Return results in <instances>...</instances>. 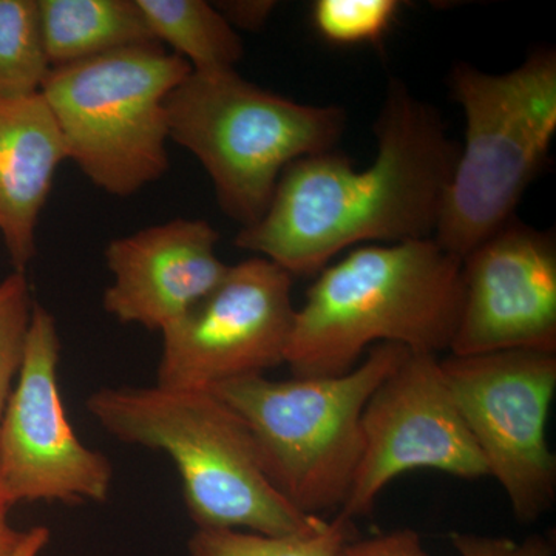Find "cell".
I'll use <instances>...</instances> for the list:
<instances>
[{
  "instance_id": "cell-11",
  "label": "cell",
  "mask_w": 556,
  "mask_h": 556,
  "mask_svg": "<svg viewBox=\"0 0 556 556\" xmlns=\"http://www.w3.org/2000/svg\"><path fill=\"white\" fill-rule=\"evenodd\" d=\"M364 450L339 514L369 517L391 481L428 468L459 479L489 477L450 394L437 354L409 353L371 394L362 415Z\"/></svg>"
},
{
  "instance_id": "cell-16",
  "label": "cell",
  "mask_w": 556,
  "mask_h": 556,
  "mask_svg": "<svg viewBox=\"0 0 556 556\" xmlns=\"http://www.w3.org/2000/svg\"><path fill=\"white\" fill-rule=\"evenodd\" d=\"M156 42L167 43L193 73L236 70L244 54L243 39L204 0H137Z\"/></svg>"
},
{
  "instance_id": "cell-17",
  "label": "cell",
  "mask_w": 556,
  "mask_h": 556,
  "mask_svg": "<svg viewBox=\"0 0 556 556\" xmlns=\"http://www.w3.org/2000/svg\"><path fill=\"white\" fill-rule=\"evenodd\" d=\"M356 538L354 521L338 515L299 535L268 536L233 529H197L190 556H338Z\"/></svg>"
},
{
  "instance_id": "cell-19",
  "label": "cell",
  "mask_w": 556,
  "mask_h": 556,
  "mask_svg": "<svg viewBox=\"0 0 556 556\" xmlns=\"http://www.w3.org/2000/svg\"><path fill=\"white\" fill-rule=\"evenodd\" d=\"M396 0H317L313 22L318 35L336 46L376 43L390 30Z\"/></svg>"
},
{
  "instance_id": "cell-4",
  "label": "cell",
  "mask_w": 556,
  "mask_h": 556,
  "mask_svg": "<svg viewBox=\"0 0 556 556\" xmlns=\"http://www.w3.org/2000/svg\"><path fill=\"white\" fill-rule=\"evenodd\" d=\"M453 98L466 116L433 240L457 258L515 218L548 159L556 131V56L538 50L519 67L492 75L456 65Z\"/></svg>"
},
{
  "instance_id": "cell-15",
  "label": "cell",
  "mask_w": 556,
  "mask_h": 556,
  "mask_svg": "<svg viewBox=\"0 0 556 556\" xmlns=\"http://www.w3.org/2000/svg\"><path fill=\"white\" fill-rule=\"evenodd\" d=\"M51 68L156 42L137 0H38Z\"/></svg>"
},
{
  "instance_id": "cell-2",
  "label": "cell",
  "mask_w": 556,
  "mask_h": 556,
  "mask_svg": "<svg viewBox=\"0 0 556 556\" xmlns=\"http://www.w3.org/2000/svg\"><path fill=\"white\" fill-rule=\"evenodd\" d=\"M460 291L463 260L433 239L354 249L295 309L285 364L295 378H334L380 343L438 356L452 345Z\"/></svg>"
},
{
  "instance_id": "cell-23",
  "label": "cell",
  "mask_w": 556,
  "mask_h": 556,
  "mask_svg": "<svg viewBox=\"0 0 556 556\" xmlns=\"http://www.w3.org/2000/svg\"><path fill=\"white\" fill-rule=\"evenodd\" d=\"M338 556H428L415 530L402 529L367 540L348 541Z\"/></svg>"
},
{
  "instance_id": "cell-22",
  "label": "cell",
  "mask_w": 556,
  "mask_h": 556,
  "mask_svg": "<svg viewBox=\"0 0 556 556\" xmlns=\"http://www.w3.org/2000/svg\"><path fill=\"white\" fill-rule=\"evenodd\" d=\"M13 507V501L0 482V556H39L49 544L50 530L40 526L17 529L11 522Z\"/></svg>"
},
{
  "instance_id": "cell-20",
  "label": "cell",
  "mask_w": 556,
  "mask_h": 556,
  "mask_svg": "<svg viewBox=\"0 0 556 556\" xmlns=\"http://www.w3.org/2000/svg\"><path fill=\"white\" fill-rule=\"evenodd\" d=\"M33 308L25 273L14 270L0 281V420L20 375Z\"/></svg>"
},
{
  "instance_id": "cell-10",
  "label": "cell",
  "mask_w": 556,
  "mask_h": 556,
  "mask_svg": "<svg viewBox=\"0 0 556 556\" xmlns=\"http://www.w3.org/2000/svg\"><path fill=\"white\" fill-rule=\"evenodd\" d=\"M292 276L252 257L161 332L160 386L214 388L285 364L295 316Z\"/></svg>"
},
{
  "instance_id": "cell-3",
  "label": "cell",
  "mask_w": 556,
  "mask_h": 556,
  "mask_svg": "<svg viewBox=\"0 0 556 556\" xmlns=\"http://www.w3.org/2000/svg\"><path fill=\"white\" fill-rule=\"evenodd\" d=\"M86 407L113 438L170 456L199 529L288 536L325 521L278 492L243 419L207 388L105 387L90 394Z\"/></svg>"
},
{
  "instance_id": "cell-9",
  "label": "cell",
  "mask_w": 556,
  "mask_h": 556,
  "mask_svg": "<svg viewBox=\"0 0 556 556\" xmlns=\"http://www.w3.org/2000/svg\"><path fill=\"white\" fill-rule=\"evenodd\" d=\"M56 318L35 303L24 358L0 420V482L21 503L102 504L112 463L83 444L62 402Z\"/></svg>"
},
{
  "instance_id": "cell-7",
  "label": "cell",
  "mask_w": 556,
  "mask_h": 556,
  "mask_svg": "<svg viewBox=\"0 0 556 556\" xmlns=\"http://www.w3.org/2000/svg\"><path fill=\"white\" fill-rule=\"evenodd\" d=\"M192 73L159 42L50 70L40 93L67 160L97 188L130 197L169 170L166 100Z\"/></svg>"
},
{
  "instance_id": "cell-8",
  "label": "cell",
  "mask_w": 556,
  "mask_h": 556,
  "mask_svg": "<svg viewBox=\"0 0 556 556\" xmlns=\"http://www.w3.org/2000/svg\"><path fill=\"white\" fill-rule=\"evenodd\" d=\"M464 424L510 503L533 522L556 500V457L546 437L556 391V354L496 351L441 361Z\"/></svg>"
},
{
  "instance_id": "cell-24",
  "label": "cell",
  "mask_w": 556,
  "mask_h": 556,
  "mask_svg": "<svg viewBox=\"0 0 556 556\" xmlns=\"http://www.w3.org/2000/svg\"><path fill=\"white\" fill-rule=\"evenodd\" d=\"M214 5L233 30L255 31L266 24L277 3L273 0H226Z\"/></svg>"
},
{
  "instance_id": "cell-6",
  "label": "cell",
  "mask_w": 556,
  "mask_h": 556,
  "mask_svg": "<svg viewBox=\"0 0 556 556\" xmlns=\"http://www.w3.org/2000/svg\"><path fill=\"white\" fill-rule=\"evenodd\" d=\"M169 139L207 172L219 207L241 229L268 208L295 161L334 150L346 115L300 104L241 78L236 70L190 73L166 100Z\"/></svg>"
},
{
  "instance_id": "cell-14",
  "label": "cell",
  "mask_w": 556,
  "mask_h": 556,
  "mask_svg": "<svg viewBox=\"0 0 556 556\" xmlns=\"http://www.w3.org/2000/svg\"><path fill=\"white\" fill-rule=\"evenodd\" d=\"M67 160L64 138L42 93L0 97V233L14 270L36 254V226L54 175Z\"/></svg>"
},
{
  "instance_id": "cell-1",
  "label": "cell",
  "mask_w": 556,
  "mask_h": 556,
  "mask_svg": "<svg viewBox=\"0 0 556 556\" xmlns=\"http://www.w3.org/2000/svg\"><path fill=\"white\" fill-rule=\"evenodd\" d=\"M376 138L378 153L365 169L334 150L292 163L237 247L294 277L320 273L356 244L433 239L459 144L437 110L399 79L388 84Z\"/></svg>"
},
{
  "instance_id": "cell-21",
  "label": "cell",
  "mask_w": 556,
  "mask_h": 556,
  "mask_svg": "<svg viewBox=\"0 0 556 556\" xmlns=\"http://www.w3.org/2000/svg\"><path fill=\"white\" fill-rule=\"evenodd\" d=\"M452 544L459 556H554V544L547 538L533 535L525 541L501 536L453 533Z\"/></svg>"
},
{
  "instance_id": "cell-13",
  "label": "cell",
  "mask_w": 556,
  "mask_h": 556,
  "mask_svg": "<svg viewBox=\"0 0 556 556\" xmlns=\"http://www.w3.org/2000/svg\"><path fill=\"white\" fill-rule=\"evenodd\" d=\"M219 236L204 219L175 218L110 241L105 262L113 283L102 305L121 324L163 332L212 291L228 265Z\"/></svg>"
},
{
  "instance_id": "cell-5",
  "label": "cell",
  "mask_w": 556,
  "mask_h": 556,
  "mask_svg": "<svg viewBox=\"0 0 556 556\" xmlns=\"http://www.w3.org/2000/svg\"><path fill=\"white\" fill-rule=\"evenodd\" d=\"M409 353L380 343L334 378L249 376L208 390L243 419L278 492L302 514L320 517L345 503L364 450L365 405Z\"/></svg>"
},
{
  "instance_id": "cell-18",
  "label": "cell",
  "mask_w": 556,
  "mask_h": 556,
  "mask_svg": "<svg viewBox=\"0 0 556 556\" xmlns=\"http://www.w3.org/2000/svg\"><path fill=\"white\" fill-rule=\"evenodd\" d=\"M50 70L38 0H0V97L39 93Z\"/></svg>"
},
{
  "instance_id": "cell-12",
  "label": "cell",
  "mask_w": 556,
  "mask_h": 556,
  "mask_svg": "<svg viewBox=\"0 0 556 556\" xmlns=\"http://www.w3.org/2000/svg\"><path fill=\"white\" fill-rule=\"evenodd\" d=\"M556 354V244L517 218L463 258L452 356L496 351Z\"/></svg>"
}]
</instances>
